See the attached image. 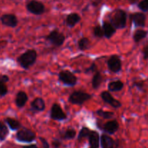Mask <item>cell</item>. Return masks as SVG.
<instances>
[{"label":"cell","instance_id":"cell-1","mask_svg":"<svg viewBox=\"0 0 148 148\" xmlns=\"http://www.w3.org/2000/svg\"><path fill=\"white\" fill-rule=\"evenodd\" d=\"M109 23L116 30L124 29L127 26V14L121 9H116L111 13L109 16Z\"/></svg>","mask_w":148,"mask_h":148},{"label":"cell","instance_id":"cell-2","mask_svg":"<svg viewBox=\"0 0 148 148\" xmlns=\"http://www.w3.org/2000/svg\"><path fill=\"white\" fill-rule=\"evenodd\" d=\"M37 56V52L35 49H28L17 57V62L23 69L27 70L35 64Z\"/></svg>","mask_w":148,"mask_h":148},{"label":"cell","instance_id":"cell-3","mask_svg":"<svg viewBox=\"0 0 148 148\" xmlns=\"http://www.w3.org/2000/svg\"><path fill=\"white\" fill-rule=\"evenodd\" d=\"M92 95L82 90L74 91L69 97V102L73 105L82 106L84 103L92 98Z\"/></svg>","mask_w":148,"mask_h":148},{"label":"cell","instance_id":"cell-4","mask_svg":"<svg viewBox=\"0 0 148 148\" xmlns=\"http://www.w3.org/2000/svg\"><path fill=\"white\" fill-rule=\"evenodd\" d=\"M36 134L31 130L27 128H22L17 132L15 139L19 143H30L36 140Z\"/></svg>","mask_w":148,"mask_h":148},{"label":"cell","instance_id":"cell-5","mask_svg":"<svg viewBox=\"0 0 148 148\" xmlns=\"http://www.w3.org/2000/svg\"><path fill=\"white\" fill-rule=\"evenodd\" d=\"M46 39L55 47H60L64 43L65 36L64 33L59 32L58 29H54L49 33Z\"/></svg>","mask_w":148,"mask_h":148},{"label":"cell","instance_id":"cell-6","mask_svg":"<svg viewBox=\"0 0 148 148\" xmlns=\"http://www.w3.org/2000/svg\"><path fill=\"white\" fill-rule=\"evenodd\" d=\"M59 80L66 86L74 87L77 82V77L70 71L62 70L59 73Z\"/></svg>","mask_w":148,"mask_h":148},{"label":"cell","instance_id":"cell-7","mask_svg":"<svg viewBox=\"0 0 148 148\" xmlns=\"http://www.w3.org/2000/svg\"><path fill=\"white\" fill-rule=\"evenodd\" d=\"M50 118L54 121H62L67 119V116L64 112L62 107L58 103H54L51 108Z\"/></svg>","mask_w":148,"mask_h":148},{"label":"cell","instance_id":"cell-8","mask_svg":"<svg viewBox=\"0 0 148 148\" xmlns=\"http://www.w3.org/2000/svg\"><path fill=\"white\" fill-rule=\"evenodd\" d=\"M26 9L31 14L35 15H40L45 12V6L40 1L37 0H31L26 4Z\"/></svg>","mask_w":148,"mask_h":148},{"label":"cell","instance_id":"cell-9","mask_svg":"<svg viewBox=\"0 0 148 148\" xmlns=\"http://www.w3.org/2000/svg\"><path fill=\"white\" fill-rule=\"evenodd\" d=\"M108 69L114 73H119L122 68V62L121 58L117 55H112L107 61Z\"/></svg>","mask_w":148,"mask_h":148},{"label":"cell","instance_id":"cell-10","mask_svg":"<svg viewBox=\"0 0 148 148\" xmlns=\"http://www.w3.org/2000/svg\"><path fill=\"white\" fill-rule=\"evenodd\" d=\"M130 17L132 23H133L135 27H142V28H143V27H145L147 17H146L145 13L137 12H134L130 14Z\"/></svg>","mask_w":148,"mask_h":148},{"label":"cell","instance_id":"cell-11","mask_svg":"<svg viewBox=\"0 0 148 148\" xmlns=\"http://www.w3.org/2000/svg\"><path fill=\"white\" fill-rule=\"evenodd\" d=\"M100 127L103 132L108 134H114L119 130V124L116 119H113L111 121L106 122L103 125L102 124L101 126L98 127V128Z\"/></svg>","mask_w":148,"mask_h":148},{"label":"cell","instance_id":"cell-12","mask_svg":"<svg viewBox=\"0 0 148 148\" xmlns=\"http://www.w3.org/2000/svg\"><path fill=\"white\" fill-rule=\"evenodd\" d=\"M101 98L106 103L109 104L113 108L117 109L121 106V103L118 100L114 98L109 91H103L101 93Z\"/></svg>","mask_w":148,"mask_h":148},{"label":"cell","instance_id":"cell-13","mask_svg":"<svg viewBox=\"0 0 148 148\" xmlns=\"http://www.w3.org/2000/svg\"><path fill=\"white\" fill-rule=\"evenodd\" d=\"M100 144L101 148H118L119 140L115 141L108 134H103L100 137Z\"/></svg>","mask_w":148,"mask_h":148},{"label":"cell","instance_id":"cell-14","mask_svg":"<svg viewBox=\"0 0 148 148\" xmlns=\"http://www.w3.org/2000/svg\"><path fill=\"white\" fill-rule=\"evenodd\" d=\"M2 25L10 27H15L18 25V20L16 15L13 14H4L0 17Z\"/></svg>","mask_w":148,"mask_h":148},{"label":"cell","instance_id":"cell-15","mask_svg":"<svg viewBox=\"0 0 148 148\" xmlns=\"http://www.w3.org/2000/svg\"><path fill=\"white\" fill-rule=\"evenodd\" d=\"M28 101V96L25 91L20 90L15 97V105L17 108H23Z\"/></svg>","mask_w":148,"mask_h":148},{"label":"cell","instance_id":"cell-16","mask_svg":"<svg viewBox=\"0 0 148 148\" xmlns=\"http://www.w3.org/2000/svg\"><path fill=\"white\" fill-rule=\"evenodd\" d=\"M101 27H102L103 31L104 37H106L108 39H110L111 38H112L114 36V35L116 33V29L109 22L104 21L103 23V25Z\"/></svg>","mask_w":148,"mask_h":148},{"label":"cell","instance_id":"cell-17","mask_svg":"<svg viewBox=\"0 0 148 148\" xmlns=\"http://www.w3.org/2000/svg\"><path fill=\"white\" fill-rule=\"evenodd\" d=\"M30 108L33 111L42 112L46 108V104H45L44 100L42 98H39V97L35 98L30 103Z\"/></svg>","mask_w":148,"mask_h":148},{"label":"cell","instance_id":"cell-18","mask_svg":"<svg viewBox=\"0 0 148 148\" xmlns=\"http://www.w3.org/2000/svg\"><path fill=\"white\" fill-rule=\"evenodd\" d=\"M81 20V17L77 13H71L66 16V25L69 28H72L75 27L77 23Z\"/></svg>","mask_w":148,"mask_h":148},{"label":"cell","instance_id":"cell-19","mask_svg":"<svg viewBox=\"0 0 148 148\" xmlns=\"http://www.w3.org/2000/svg\"><path fill=\"white\" fill-rule=\"evenodd\" d=\"M88 141L90 148H98L100 146V135L99 133L96 131H91L89 137H88Z\"/></svg>","mask_w":148,"mask_h":148},{"label":"cell","instance_id":"cell-20","mask_svg":"<svg viewBox=\"0 0 148 148\" xmlns=\"http://www.w3.org/2000/svg\"><path fill=\"white\" fill-rule=\"evenodd\" d=\"M124 82L120 79L112 81L108 84V89L109 92H119L124 88Z\"/></svg>","mask_w":148,"mask_h":148},{"label":"cell","instance_id":"cell-21","mask_svg":"<svg viewBox=\"0 0 148 148\" xmlns=\"http://www.w3.org/2000/svg\"><path fill=\"white\" fill-rule=\"evenodd\" d=\"M4 121L7 123L9 128L11 130H12V131H17V130H19L22 127L21 123L19 121H17V119H14L8 117V118H6L4 119Z\"/></svg>","mask_w":148,"mask_h":148},{"label":"cell","instance_id":"cell-22","mask_svg":"<svg viewBox=\"0 0 148 148\" xmlns=\"http://www.w3.org/2000/svg\"><path fill=\"white\" fill-rule=\"evenodd\" d=\"M148 35L147 30H144V29H137L134 31L133 34V40L135 43H139L143 39L145 38Z\"/></svg>","mask_w":148,"mask_h":148},{"label":"cell","instance_id":"cell-23","mask_svg":"<svg viewBox=\"0 0 148 148\" xmlns=\"http://www.w3.org/2000/svg\"><path fill=\"white\" fill-rule=\"evenodd\" d=\"M77 132L76 130H74V129H67L65 131L61 132H60V136L61 139L65 140H73L75 137H76Z\"/></svg>","mask_w":148,"mask_h":148},{"label":"cell","instance_id":"cell-24","mask_svg":"<svg viewBox=\"0 0 148 148\" xmlns=\"http://www.w3.org/2000/svg\"><path fill=\"white\" fill-rule=\"evenodd\" d=\"M102 82H103L102 75H101V72L98 70L96 72L94 73L93 77H92V82H91V83H92V88L95 90L98 89V88L101 86Z\"/></svg>","mask_w":148,"mask_h":148},{"label":"cell","instance_id":"cell-25","mask_svg":"<svg viewBox=\"0 0 148 148\" xmlns=\"http://www.w3.org/2000/svg\"><path fill=\"white\" fill-rule=\"evenodd\" d=\"M77 46L78 49L80 51H85L88 50L90 48V41L89 38L87 37H83L81 38L80 39H79L77 42Z\"/></svg>","mask_w":148,"mask_h":148},{"label":"cell","instance_id":"cell-26","mask_svg":"<svg viewBox=\"0 0 148 148\" xmlns=\"http://www.w3.org/2000/svg\"><path fill=\"white\" fill-rule=\"evenodd\" d=\"M9 135V129L2 121H0V141H4Z\"/></svg>","mask_w":148,"mask_h":148},{"label":"cell","instance_id":"cell-27","mask_svg":"<svg viewBox=\"0 0 148 148\" xmlns=\"http://www.w3.org/2000/svg\"><path fill=\"white\" fill-rule=\"evenodd\" d=\"M91 131H92V130H90L89 128H88V127H82L80 130V131H79V134H78V141H81V140H83V139L85 138H88Z\"/></svg>","mask_w":148,"mask_h":148},{"label":"cell","instance_id":"cell-28","mask_svg":"<svg viewBox=\"0 0 148 148\" xmlns=\"http://www.w3.org/2000/svg\"><path fill=\"white\" fill-rule=\"evenodd\" d=\"M96 114L98 116L101 117L103 119H111L114 117V114L111 111H106L103 109H99L96 111Z\"/></svg>","mask_w":148,"mask_h":148},{"label":"cell","instance_id":"cell-29","mask_svg":"<svg viewBox=\"0 0 148 148\" xmlns=\"http://www.w3.org/2000/svg\"><path fill=\"white\" fill-rule=\"evenodd\" d=\"M93 35L95 37L98 38H101L104 37L103 31L102 27L99 25H97L93 27Z\"/></svg>","mask_w":148,"mask_h":148},{"label":"cell","instance_id":"cell-30","mask_svg":"<svg viewBox=\"0 0 148 148\" xmlns=\"http://www.w3.org/2000/svg\"><path fill=\"white\" fill-rule=\"evenodd\" d=\"M132 88H135L138 90L139 91L144 92L145 91V82L143 80L134 81L132 85Z\"/></svg>","mask_w":148,"mask_h":148},{"label":"cell","instance_id":"cell-31","mask_svg":"<svg viewBox=\"0 0 148 148\" xmlns=\"http://www.w3.org/2000/svg\"><path fill=\"white\" fill-rule=\"evenodd\" d=\"M138 8L144 12H148V0H142L137 4Z\"/></svg>","mask_w":148,"mask_h":148},{"label":"cell","instance_id":"cell-32","mask_svg":"<svg viewBox=\"0 0 148 148\" xmlns=\"http://www.w3.org/2000/svg\"><path fill=\"white\" fill-rule=\"evenodd\" d=\"M98 71V67H97V65L95 64V63H92L89 67L86 68L85 70V74H92V73H95Z\"/></svg>","mask_w":148,"mask_h":148},{"label":"cell","instance_id":"cell-33","mask_svg":"<svg viewBox=\"0 0 148 148\" xmlns=\"http://www.w3.org/2000/svg\"><path fill=\"white\" fill-rule=\"evenodd\" d=\"M8 92V88L5 83H1L0 82V96L4 97Z\"/></svg>","mask_w":148,"mask_h":148},{"label":"cell","instance_id":"cell-34","mask_svg":"<svg viewBox=\"0 0 148 148\" xmlns=\"http://www.w3.org/2000/svg\"><path fill=\"white\" fill-rule=\"evenodd\" d=\"M62 141H61L60 140H59V139H54V140H53V142H52L51 143V145L53 148H59L62 146Z\"/></svg>","mask_w":148,"mask_h":148},{"label":"cell","instance_id":"cell-35","mask_svg":"<svg viewBox=\"0 0 148 148\" xmlns=\"http://www.w3.org/2000/svg\"><path fill=\"white\" fill-rule=\"evenodd\" d=\"M142 53H143V59L148 60V44L143 47V50H142Z\"/></svg>","mask_w":148,"mask_h":148},{"label":"cell","instance_id":"cell-36","mask_svg":"<svg viewBox=\"0 0 148 148\" xmlns=\"http://www.w3.org/2000/svg\"><path fill=\"white\" fill-rule=\"evenodd\" d=\"M39 140H40V142H41L43 148H50V145H49V143H48V141L46 140V139L43 138V137H39Z\"/></svg>","mask_w":148,"mask_h":148},{"label":"cell","instance_id":"cell-37","mask_svg":"<svg viewBox=\"0 0 148 148\" xmlns=\"http://www.w3.org/2000/svg\"><path fill=\"white\" fill-rule=\"evenodd\" d=\"M10 80V77L6 75H0V82L1 83H7Z\"/></svg>","mask_w":148,"mask_h":148},{"label":"cell","instance_id":"cell-38","mask_svg":"<svg viewBox=\"0 0 148 148\" xmlns=\"http://www.w3.org/2000/svg\"><path fill=\"white\" fill-rule=\"evenodd\" d=\"M23 148H38L36 145H30L23 146Z\"/></svg>","mask_w":148,"mask_h":148},{"label":"cell","instance_id":"cell-39","mask_svg":"<svg viewBox=\"0 0 148 148\" xmlns=\"http://www.w3.org/2000/svg\"><path fill=\"white\" fill-rule=\"evenodd\" d=\"M129 1H131V3L134 4V3H135L136 1H137V0H129Z\"/></svg>","mask_w":148,"mask_h":148},{"label":"cell","instance_id":"cell-40","mask_svg":"<svg viewBox=\"0 0 148 148\" xmlns=\"http://www.w3.org/2000/svg\"></svg>","mask_w":148,"mask_h":148}]
</instances>
